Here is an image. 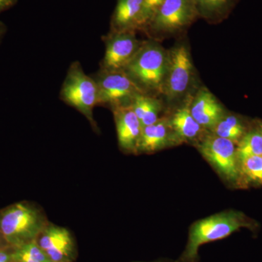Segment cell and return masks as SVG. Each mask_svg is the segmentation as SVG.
I'll return each mask as SVG.
<instances>
[{"label":"cell","instance_id":"obj_1","mask_svg":"<svg viewBox=\"0 0 262 262\" xmlns=\"http://www.w3.org/2000/svg\"><path fill=\"white\" fill-rule=\"evenodd\" d=\"M253 228V225L242 212L227 211L198 221L190 227L185 248L174 262L199 261V249L203 245L229 237L241 228Z\"/></svg>","mask_w":262,"mask_h":262},{"label":"cell","instance_id":"obj_2","mask_svg":"<svg viewBox=\"0 0 262 262\" xmlns=\"http://www.w3.org/2000/svg\"><path fill=\"white\" fill-rule=\"evenodd\" d=\"M168 61V55L160 46L143 43L123 71L147 94L149 91H163Z\"/></svg>","mask_w":262,"mask_h":262},{"label":"cell","instance_id":"obj_3","mask_svg":"<svg viewBox=\"0 0 262 262\" xmlns=\"http://www.w3.org/2000/svg\"><path fill=\"white\" fill-rule=\"evenodd\" d=\"M46 226L40 212L24 203L13 205L0 215V232L13 248L37 239Z\"/></svg>","mask_w":262,"mask_h":262},{"label":"cell","instance_id":"obj_4","mask_svg":"<svg viewBox=\"0 0 262 262\" xmlns=\"http://www.w3.org/2000/svg\"><path fill=\"white\" fill-rule=\"evenodd\" d=\"M60 98L82 113L94 126V108L98 103L97 85L94 77L84 73L80 62L75 61L70 65L62 84Z\"/></svg>","mask_w":262,"mask_h":262},{"label":"cell","instance_id":"obj_5","mask_svg":"<svg viewBox=\"0 0 262 262\" xmlns=\"http://www.w3.org/2000/svg\"><path fill=\"white\" fill-rule=\"evenodd\" d=\"M93 77L98 89L97 106H110L113 110L129 106L138 94H145L123 70H100Z\"/></svg>","mask_w":262,"mask_h":262},{"label":"cell","instance_id":"obj_6","mask_svg":"<svg viewBox=\"0 0 262 262\" xmlns=\"http://www.w3.org/2000/svg\"><path fill=\"white\" fill-rule=\"evenodd\" d=\"M198 15L194 0H165L146 28L156 32H175L188 27Z\"/></svg>","mask_w":262,"mask_h":262},{"label":"cell","instance_id":"obj_7","mask_svg":"<svg viewBox=\"0 0 262 262\" xmlns=\"http://www.w3.org/2000/svg\"><path fill=\"white\" fill-rule=\"evenodd\" d=\"M198 148L222 177L230 182L238 179L241 171L234 142L213 135L206 137Z\"/></svg>","mask_w":262,"mask_h":262},{"label":"cell","instance_id":"obj_8","mask_svg":"<svg viewBox=\"0 0 262 262\" xmlns=\"http://www.w3.org/2000/svg\"><path fill=\"white\" fill-rule=\"evenodd\" d=\"M104 40L106 50L100 70L105 71L124 70L143 44L134 32H111Z\"/></svg>","mask_w":262,"mask_h":262},{"label":"cell","instance_id":"obj_9","mask_svg":"<svg viewBox=\"0 0 262 262\" xmlns=\"http://www.w3.org/2000/svg\"><path fill=\"white\" fill-rule=\"evenodd\" d=\"M193 66L187 48L179 46L168 55L163 92L170 99L184 94L192 79Z\"/></svg>","mask_w":262,"mask_h":262},{"label":"cell","instance_id":"obj_10","mask_svg":"<svg viewBox=\"0 0 262 262\" xmlns=\"http://www.w3.org/2000/svg\"><path fill=\"white\" fill-rule=\"evenodd\" d=\"M37 242L51 262L75 261V243L68 229L47 225L38 236Z\"/></svg>","mask_w":262,"mask_h":262},{"label":"cell","instance_id":"obj_11","mask_svg":"<svg viewBox=\"0 0 262 262\" xmlns=\"http://www.w3.org/2000/svg\"><path fill=\"white\" fill-rule=\"evenodd\" d=\"M113 110L120 147L130 152L138 151L142 131L140 120L130 105L118 106Z\"/></svg>","mask_w":262,"mask_h":262},{"label":"cell","instance_id":"obj_12","mask_svg":"<svg viewBox=\"0 0 262 262\" xmlns=\"http://www.w3.org/2000/svg\"><path fill=\"white\" fill-rule=\"evenodd\" d=\"M179 139L171 126L170 121L159 119L151 125L142 127L138 151L152 152L168 146Z\"/></svg>","mask_w":262,"mask_h":262},{"label":"cell","instance_id":"obj_13","mask_svg":"<svg viewBox=\"0 0 262 262\" xmlns=\"http://www.w3.org/2000/svg\"><path fill=\"white\" fill-rule=\"evenodd\" d=\"M191 113L194 120L206 128L215 126L224 115L223 108L213 94L207 89H202L191 103Z\"/></svg>","mask_w":262,"mask_h":262},{"label":"cell","instance_id":"obj_14","mask_svg":"<svg viewBox=\"0 0 262 262\" xmlns=\"http://www.w3.org/2000/svg\"><path fill=\"white\" fill-rule=\"evenodd\" d=\"M144 0H117L111 32H134L142 29Z\"/></svg>","mask_w":262,"mask_h":262},{"label":"cell","instance_id":"obj_15","mask_svg":"<svg viewBox=\"0 0 262 262\" xmlns=\"http://www.w3.org/2000/svg\"><path fill=\"white\" fill-rule=\"evenodd\" d=\"M191 103L187 102L174 113L170 124L179 139H192L201 134L202 127L191 113Z\"/></svg>","mask_w":262,"mask_h":262},{"label":"cell","instance_id":"obj_16","mask_svg":"<svg viewBox=\"0 0 262 262\" xmlns=\"http://www.w3.org/2000/svg\"><path fill=\"white\" fill-rule=\"evenodd\" d=\"M131 107L140 120L142 127L158 121V115L161 110L158 100L146 94H138L133 100Z\"/></svg>","mask_w":262,"mask_h":262},{"label":"cell","instance_id":"obj_17","mask_svg":"<svg viewBox=\"0 0 262 262\" xmlns=\"http://www.w3.org/2000/svg\"><path fill=\"white\" fill-rule=\"evenodd\" d=\"M198 14L209 20L221 18L227 14L236 0H194Z\"/></svg>","mask_w":262,"mask_h":262},{"label":"cell","instance_id":"obj_18","mask_svg":"<svg viewBox=\"0 0 262 262\" xmlns=\"http://www.w3.org/2000/svg\"><path fill=\"white\" fill-rule=\"evenodd\" d=\"M213 130L214 135L234 143H238L246 134L242 122L234 116H224Z\"/></svg>","mask_w":262,"mask_h":262},{"label":"cell","instance_id":"obj_19","mask_svg":"<svg viewBox=\"0 0 262 262\" xmlns=\"http://www.w3.org/2000/svg\"><path fill=\"white\" fill-rule=\"evenodd\" d=\"M238 162L253 156H262V134L260 131L245 134L236 148Z\"/></svg>","mask_w":262,"mask_h":262},{"label":"cell","instance_id":"obj_20","mask_svg":"<svg viewBox=\"0 0 262 262\" xmlns=\"http://www.w3.org/2000/svg\"><path fill=\"white\" fill-rule=\"evenodd\" d=\"M239 171L251 182L262 184V156H253L239 162Z\"/></svg>","mask_w":262,"mask_h":262},{"label":"cell","instance_id":"obj_21","mask_svg":"<svg viewBox=\"0 0 262 262\" xmlns=\"http://www.w3.org/2000/svg\"><path fill=\"white\" fill-rule=\"evenodd\" d=\"M165 0H144L142 11V29L146 28L147 24L154 16L157 10Z\"/></svg>","mask_w":262,"mask_h":262},{"label":"cell","instance_id":"obj_22","mask_svg":"<svg viewBox=\"0 0 262 262\" xmlns=\"http://www.w3.org/2000/svg\"><path fill=\"white\" fill-rule=\"evenodd\" d=\"M18 0H0V13L10 9L17 3Z\"/></svg>","mask_w":262,"mask_h":262},{"label":"cell","instance_id":"obj_23","mask_svg":"<svg viewBox=\"0 0 262 262\" xmlns=\"http://www.w3.org/2000/svg\"><path fill=\"white\" fill-rule=\"evenodd\" d=\"M13 261V251H8L0 248V262H11Z\"/></svg>","mask_w":262,"mask_h":262},{"label":"cell","instance_id":"obj_24","mask_svg":"<svg viewBox=\"0 0 262 262\" xmlns=\"http://www.w3.org/2000/svg\"><path fill=\"white\" fill-rule=\"evenodd\" d=\"M6 27L3 22L0 21V43L3 40V37H4L5 33H6Z\"/></svg>","mask_w":262,"mask_h":262},{"label":"cell","instance_id":"obj_25","mask_svg":"<svg viewBox=\"0 0 262 262\" xmlns=\"http://www.w3.org/2000/svg\"><path fill=\"white\" fill-rule=\"evenodd\" d=\"M152 262H174L170 261V260L168 259H161V260H157V261H152Z\"/></svg>","mask_w":262,"mask_h":262},{"label":"cell","instance_id":"obj_26","mask_svg":"<svg viewBox=\"0 0 262 262\" xmlns=\"http://www.w3.org/2000/svg\"><path fill=\"white\" fill-rule=\"evenodd\" d=\"M3 235H2L1 232H0V247H1L2 241H3Z\"/></svg>","mask_w":262,"mask_h":262},{"label":"cell","instance_id":"obj_27","mask_svg":"<svg viewBox=\"0 0 262 262\" xmlns=\"http://www.w3.org/2000/svg\"><path fill=\"white\" fill-rule=\"evenodd\" d=\"M260 132H261L262 134V123L260 125Z\"/></svg>","mask_w":262,"mask_h":262},{"label":"cell","instance_id":"obj_28","mask_svg":"<svg viewBox=\"0 0 262 262\" xmlns=\"http://www.w3.org/2000/svg\"><path fill=\"white\" fill-rule=\"evenodd\" d=\"M11 262H13V261H11Z\"/></svg>","mask_w":262,"mask_h":262}]
</instances>
